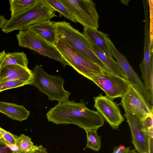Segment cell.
Here are the masks:
<instances>
[{"label": "cell", "instance_id": "obj_1", "mask_svg": "<svg viewBox=\"0 0 153 153\" xmlns=\"http://www.w3.org/2000/svg\"><path fill=\"white\" fill-rule=\"evenodd\" d=\"M88 102L81 100L79 102L73 101L59 102L46 114L48 121L58 125L73 124L84 130L98 128L103 126L104 119L98 111L90 110Z\"/></svg>", "mask_w": 153, "mask_h": 153}, {"label": "cell", "instance_id": "obj_2", "mask_svg": "<svg viewBox=\"0 0 153 153\" xmlns=\"http://www.w3.org/2000/svg\"><path fill=\"white\" fill-rule=\"evenodd\" d=\"M54 22L57 39L66 42L78 54L97 65L103 71L114 74L99 59L93 51L92 44L82 33L65 21Z\"/></svg>", "mask_w": 153, "mask_h": 153}, {"label": "cell", "instance_id": "obj_3", "mask_svg": "<svg viewBox=\"0 0 153 153\" xmlns=\"http://www.w3.org/2000/svg\"><path fill=\"white\" fill-rule=\"evenodd\" d=\"M56 10L45 0H38L36 4L28 10L11 17L2 28L5 33L15 30H27L35 23L43 20L50 21L57 16Z\"/></svg>", "mask_w": 153, "mask_h": 153}, {"label": "cell", "instance_id": "obj_4", "mask_svg": "<svg viewBox=\"0 0 153 153\" xmlns=\"http://www.w3.org/2000/svg\"><path fill=\"white\" fill-rule=\"evenodd\" d=\"M32 71L33 81L30 85L47 95L50 100H56L59 102L68 100L71 93L64 88L63 78L48 74L40 65H36Z\"/></svg>", "mask_w": 153, "mask_h": 153}, {"label": "cell", "instance_id": "obj_5", "mask_svg": "<svg viewBox=\"0 0 153 153\" xmlns=\"http://www.w3.org/2000/svg\"><path fill=\"white\" fill-rule=\"evenodd\" d=\"M20 47L29 48L56 60L63 66H70L55 45L50 43L28 30L20 31L16 35Z\"/></svg>", "mask_w": 153, "mask_h": 153}, {"label": "cell", "instance_id": "obj_6", "mask_svg": "<svg viewBox=\"0 0 153 153\" xmlns=\"http://www.w3.org/2000/svg\"><path fill=\"white\" fill-rule=\"evenodd\" d=\"M67 8L74 19L84 27L97 29L99 15L96 4L91 0H59Z\"/></svg>", "mask_w": 153, "mask_h": 153}, {"label": "cell", "instance_id": "obj_7", "mask_svg": "<svg viewBox=\"0 0 153 153\" xmlns=\"http://www.w3.org/2000/svg\"><path fill=\"white\" fill-rule=\"evenodd\" d=\"M55 45L70 66L88 79L104 71L97 65L78 54L65 41L57 39Z\"/></svg>", "mask_w": 153, "mask_h": 153}, {"label": "cell", "instance_id": "obj_8", "mask_svg": "<svg viewBox=\"0 0 153 153\" xmlns=\"http://www.w3.org/2000/svg\"><path fill=\"white\" fill-rule=\"evenodd\" d=\"M90 80L105 92L106 96L113 100L117 98H122L127 91L129 84L125 78L105 71Z\"/></svg>", "mask_w": 153, "mask_h": 153}, {"label": "cell", "instance_id": "obj_9", "mask_svg": "<svg viewBox=\"0 0 153 153\" xmlns=\"http://www.w3.org/2000/svg\"><path fill=\"white\" fill-rule=\"evenodd\" d=\"M121 98L120 104L125 113L142 119L153 112V106L136 88L130 83L127 91Z\"/></svg>", "mask_w": 153, "mask_h": 153}, {"label": "cell", "instance_id": "obj_10", "mask_svg": "<svg viewBox=\"0 0 153 153\" xmlns=\"http://www.w3.org/2000/svg\"><path fill=\"white\" fill-rule=\"evenodd\" d=\"M94 107L114 129L124 121L118 104L106 96L100 94L94 98Z\"/></svg>", "mask_w": 153, "mask_h": 153}, {"label": "cell", "instance_id": "obj_11", "mask_svg": "<svg viewBox=\"0 0 153 153\" xmlns=\"http://www.w3.org/2000/svg\"><path fill=\"white\" fill-rule=\"evenodd\" d=\"M108 42L113 57H114L122 70L126 79L138 89L148 102H150L149 91L146 88L138 75L133 69L125 57L118 50L109 37Z\"/></svg>", "mask_w": 153, "mask_h": 153}, {"label": "cell", "instance_id": "obj_12", "mask_svg": "<svg viewBox=\"0 0 153 153\" xmlns=\"http://www.w3.org/2000/svg\"><path fill=\"white\" fill-rule=\"evenodd\" d=\"M144 13V42L143 59L139 65L144 85L146 88H149L150 79L153 72V53L149 47V3L143 1Z\"/></svg>", "mask_w": 153, "mask_h": 153}, {"label": "cell", "instance_id": "obj_13", "mask_svg": "<svg viewBox=\"0 0 153 153\" xmlns=\"http://www.w3.org/2000/svg\"><path fill=\"white\" fill-rule=\"evenodd\" d=\"M124 116L130 127L131 141L138 153H149V137L141 119L131 114L125 113Z\"/></svg>", "mask_w": 153, "mask_h": 153}, {"label": "cell", "instance_id": "obj_14", "mask_svg": "<svg viewBox=\"0 0 153 153\" xmlns=\"http://www.w3.org/2000/svg\"><path fill=\"white\" fill-rule=\"evenodd\" d=\"M18 79L27 81L32 83L33 81L32 71L28 68L16 64L6 65L0 71V84Z\"/></svg>", "mask_w": 153, "mask_h": 153}, {"label": "cell", "instance_id": "obj_15", "mask_svg": "<svg viewBox=\"0 0 153 153\" xmlns=\"http://www.w3.org/2000/svg\"><path fill=\"white\" fill-rule=\"evenodd\" d=\"M27 30L53 45L57 41L56 27L54 22L43 20L35 23Z\"/></svg>", "mask_w": 153, "mask_h": 153}, {"label": "cell", "instance_id": "obj_16", "mask_svg": "<svg viewBox=\"0 0 153 153\" xmlns=\"http://www.w3.org/2000/svg\"><path fill=\"white\" fill-rule=\"evenodd\" d=\"M91 42L108 56L113 58L109 45L108 35L97 29L84 28L82 33Z\"/></svg>", "mask_w": 153, "mask_h": 153}, {"label": "cell", "instance_id": "obj_17", "mask_svg": "<svg viewBox=\"0 0 153 153\" xmlns=\"http://www.w3.org/2000/svg\"><path fill=\"white\" fill-rule=\"evenodd\" d=\"M0 112L13 120L19 121L27 119L30 113L22 105L1 101L0 102Z\"/></svg>", "mask_w": 153, "mask_h": 153}, {"label": "cell", "instance_id": "obj_18", "mask_svg": "<svg viewBox=\"0 0 153 153\" xmlns=\"http://www.w3.org/2000/svg\"><path fill=\"white\" fill-rule=\"evenodd\" d=\"M28 61L24 52L6 53L4 50L0 52V71L4 66L16 64L28 68Z\"/></svg>", "mask_w": 153, "mask_h": 153}, {"label": "cell", "instance_id": "obj_19", "mask_svg": "<svg viewBox=\"0 0 153 153\" xmlns=\"http://www.w3.org/2000/svg\"><path fill=\"white\" fill-rule=\"evenodd\" d=\"M92 45L94 51L101 61L114 74L126 79V76L122 70L113 58L108 56L97 46Z\"/></svg>", "mask_w": 153, "mask_h": 153}, {"label": "cell", "instance_id": "obj_20", "mask_svg": "<svg viewBox=\"0 0 153 153\" xmlns=\"http://www.w3.org/2000/svg\"><path fill=\"white\" fill-rule=\"evenodd\" d=\"M39 146L34 145L29 136L22 134L17 138L13 151L15 153H33Z\"/></svg>", "mask_w": 153, "mask_h": 153}, {"label": "cell", "instance_id": "obj_21", "mask_svg": "<svg viewBox=\"0 0 153 153\" xmlns=\"http://www.w3.org/2000/svg\"><path fill=\"white\" fill-rule=\"evenodd\" d=\"M37 1L38 0H9L11 17L31 8Z\"/></svg>", "mask_w": 153, "mask_h": 153}, {"label": "cell", "instance_id": "obj_22", "mask_svg": "<svg viewBox=\"0 0 153 153\" xmlns=\"http://www.w3.org/2000/svg\"><path fill=\"white\" fill-rule=\"evenodd\" d=\"M98 128H92L85 130L87 137V143L85 148L98 152L101 145V137L97 133Z\"/></svg>", "mask_w": 153, "mask_h": 153}, {"label": "cell", "instance_id": "obj_23", "mask_svg": "<svg viewBox=\"0 0 153 153\" xmlns=\"http://www.w3.org/2000/svg\"><path fill=\"white\" fill-rule=\"evenodd\" d=\"M45 1L64 17L74 23L76 22L70 12L59 0H45Z\"/></svg>", "mask_w": 153, "mask_h": 153}, {"label": "cell", "instance_id": "obj_24", "mask_svg": "<svg viewBox=\"0 0 153 153\" xmlns=\"http://www.w3.org/2000/svg\"><path fill=\"white\" fill-rule=\"evenodd\" d=\"M32 83L22 79L11 80L0 84V93L4 91L16 88L25 85H30Z\"/></svg>", "mask_w": 153, "mask_h": 153}, {"label": "cell", "instance_id": "obj_25", "mask_svg": "<svg viewBox=\"0 0 153 153\" xmlns=\"http://www.w3.org/2000/svg\"><path fill=\"white\" fill-rule=\"evenodd\" d=\"M148 0L149 18V47L153 53V0Z\"/></svg>", "mask_w": 153, "mask_h": 153}, {"label": "cell", "instance_id": "obj_26", "mask_svg": "<svg viewBox=\"0 0 153 153\" xmlns=\"http://www.w3.org/2000/svg\"><path fill=\"white\" fill-rule=\"evenodd\" d=\"M0 133L6 144L8 146H14L18 136H15L0 127Z\"/></svg>", "mask_w": 153, "mask_h": 153}, {"label": "cell", "instance_id": "obj_27", "mask_svg": "<svg viewBox=\"0 0 153 153\" xmlns=\"http://www.w3.org/2000/svg\"><path fill=\"white\" fill-rule=\"evenodd\" d=\"M153 112L141 119L148 135L153 134Z\"/></svg>", "mask_w": 153, "mask_h": 153}, {"label": "cell", "instance_id": "obj_28", "mask_svg": "<svg viewBox=\"0 0 153 153\" xmlns=\"http://www.w3.org/2000/svg\"><path fill=\"white\" fill-rule=\"evenodd\" d=\"M0 153H15L6 144L3 138L0 140Z\"/></svg>", "mask_w": 153, "mask_h": 153}, {"label": "cell", "instance_id": "obj_29", "mask_svg": "<svg viewBox=\"0 0 153 153\" xmlns=\"http://www.w3.org/2000/svg\"><path fill=\"white\" fill-rule=\"evenodd\" d=\"M130 148V147H126L124 146L120 145L114 147L112 153H128Z\"/></svg>", "mask_w": 153, "mask_h": 153}, {"label": "cell", "instance_id": "obj_30", "mask_svg": "<svg viewBox=\"0 0 153 153\" xmlns=\"http://www.w3.org/2000/svg\"><path fill=\"white\" fill-rule=\"evenodd\" d=\"M149 91L150 95V102L151 104L152 105L153 103V72L152 73L150 77Z\"/></svg>", "mask_w": 153, "mask_h": 153}, {"label": "cell", "instance_id": "obj_31", "mask_svg": "<svg viewBox=\"0 0 153 153\" xmlns=\"http://www.w3.org/2000/svg\"><path fill=\"white\" fill-rule=\"evenodd\" d=\"M33 153H48L46 149L43 147L42 145L39 146V147Z\"/></svg>", "mask_w": 153, "mask_h": 153}, {"label": "cell", "instance_id": "obj_32", "mask_svg": "<svg viewBox=\"0 0 153 153\" xmlns=\"http://www.w3.org/2000/svg\"><path fill=\"white\" fill-rule=\"evenodd\" d=\"M8 20L5 18L4 16H0V29L3 28Z\"/></svg>", "mask_w": 153, "mask_h": 153}, {"label": "cell", "instance_id": "obj_33", "mask_svg": "<svg viewBox=\"0 0 153 153\" xmlns=\"http://www.w3.org/2000/svg\"><path fill=\"white\" fill-rule=\"evenodd\" d=\"M120 1L121 3L124 5H128V2L130 1L129 0H120Z\"/></svg>", "mask_w": 153, "mask_h": 153}, {"label": "cell", "instance_id": "obj_34", "mask_svg": "<svg viewBox=\"0 0 153 153\" xmlns=\"http://www.w3.org/2000/svg\"><path fill=\"white\" fill-rule=\"evenodd\" d=\"M128 153H138L137 152L135 149L134 150H130V149L128 151Z\"/></svg>", "mask_w": 153, "mask_h": 153}, {"label": "cell", "instance_id": "obj_35", "mask_svg": "<svg viewBox=\"0 0 153 153\" xmlns=\"http://www.w3.org/2000/svg\"><path fill=\"white\" fill-rule=\"evenodd\" d=\"M2 138V137L1 134L0 133V140Z\"/></svg>", "mask_w": 153, "mask_h": 153}]
</instances>
